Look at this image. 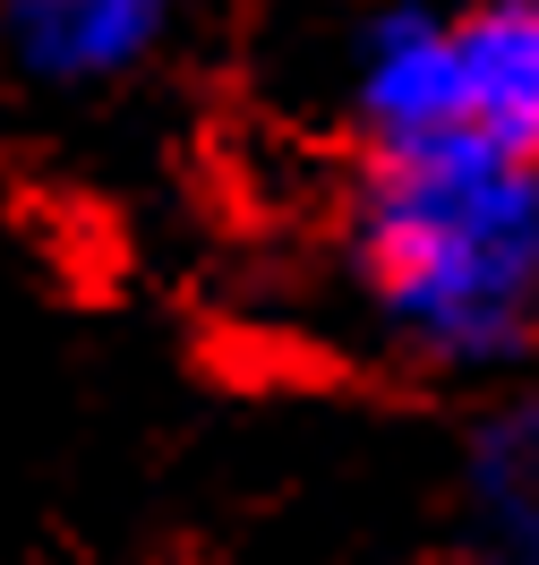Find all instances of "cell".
<instances>
[{
  "mask_svg": "<svg viewBox=\"0 0 539 565\" xmlns=\"http://www.w3.org/2000/svg\"><path fill=\"white\" fill-rule=\"evenodd\" d=\"M359 318L411 369L488 377L539 352V163L479 146L359 154L343 214Z\"/></svg>",
  "mask_w": 539,
  "mask_h": 565,
  "instance_id": "1",
  "label": "cell"
},
{
  "mask_svg": "<svg viewBox=\"0 0 539 565\" xmlns=\"http://www.w3.org/2000/svg\"><path fill=\"white\" fill-rule=\"evenodd\" d=\"M188 0H0V70L43 104H104L180 35Z\"/></svg>",
  "mask_w": 539,
  "mask_h": 565,
  "instance_id": "3",
  "label": "cell"
},
{
  "mask_svg": "<svg viewBox=\"0 0 539 565\" xmlns=\"http://www.w3.org/2000/svg\"><path fill=\"white\" fill-rule=\"evenodd\" d=\"M463 565H539V386L479 412L454 471Z\"/></svg>",
  "mask_w": 539,
  "mask_h": 565,
  "instance_id": "4",
  "label": "cell"
},
{
  "mask_svg": "<svg viewBox=\"0 0 539 565\" xmlns=\"http://www.w3.org/2000/svg\"><path fill=\"white\" fill-rule=\"evenodd\" d=\"M359 154L479 146L539 163V0H386L343 52Z\"/></svg>",
  "mask_w": 539,
  "mask_h": 565,
  "instance_id": "2",
  "label": "cell"
}]
</instances>
